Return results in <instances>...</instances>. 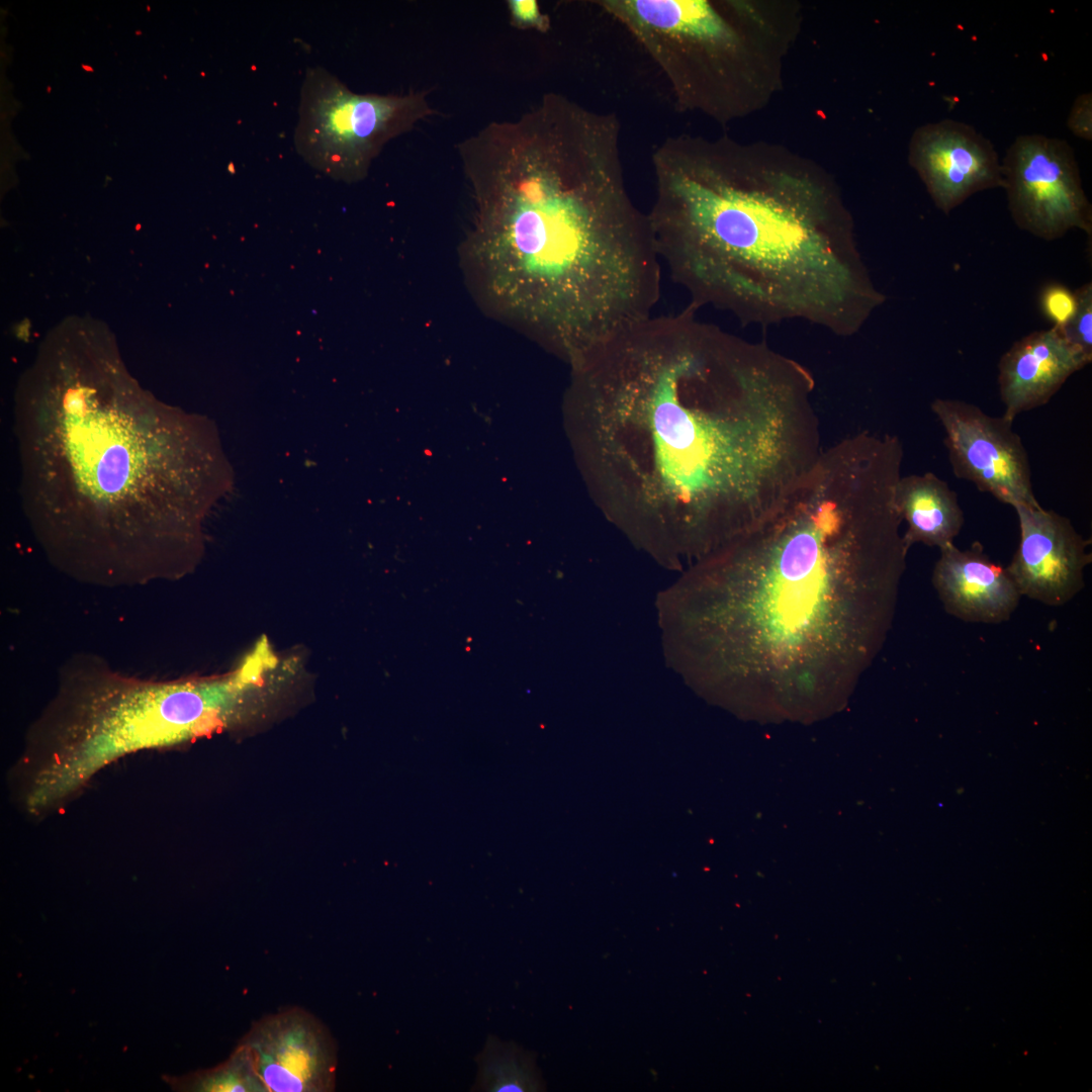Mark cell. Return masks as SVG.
<instances>
[{
	"label": "cell",
	"mask_w": 1092,
	"mask_h": 1092,
	"mask_svg": "<svg viewBox=\"0 0 1092 1092\" xmlns=\"http://www.w3.org/2000/svg\"><path fill=\"white\" fill-rule=\"evenodd\" d=\"M1010 215L1021 230L1044 241L1069 231L1092 234V206L1070 144L1039 133L1018 135L1001 162Z\"/></svg>",
	"instance_id": "ba28073f"
},
{
	"label": "cell",
	"mask_w": 1092,
	"mask_h": 1092,
	"mask_svg": "<svg viewBox=\"0 0 1092 1092\" xmlns=\"http://www.w3.org/2000/svg\"><path fill=\"white\" fill-rule=\"evenodd\" d=\"M1091 362L1061 329L1034 331L1017 340L998 362L1002 417L1010 422L1046 404L1069 377Z\"/></svg>",
	"instance_id": "4fadbf2b"
},
{
	"label": "cell",
	"mask_w": 1092,
	"mask_h": 1092,
	"mask_svg": "<svg viewBox=\"0 0 1092 1092\" xmlns=\"http://www.w3.org/2000/svg\"><path fill=\"white\" fill-rule=\"evenodd\" d=\"M931 412L944 431L951 469L958 478L973 482L983 492L1011 506L1038 507L1031 467L1013 422L993 417L978 405L937 397Z\"/></svg>",
	"instance_id": "9c48e42d"
},
{
	"label": "cell",
	"mask_w": 1092,
	"mask_h": 1092,
	"mask_svg": "<svg viewBox=\"0 0 1092 1092\" xmlns=\"http://www.w3.org/2000/svg\"><path fill=\"white\" fill-rule=\"evenodd\" d=\"M1067 125L1072 133L1085 141L1092 140V94H1079L1073 102Z\"/></svg>",
	"instance_id": "ffe728a7"
},
{
	"label": "cell",
	"mask_w": 1092,
	"mask_h": 1092,
	"mask_svg": "<svg viewBox=\"0 0 1092 1092\" xmlns=\"http://www.w3.org/2000/svg\"><path fill=\"white\" fill-rule=\"evenodd\" d=\"M112 687L82 703L55 728L54 740L41 744L46 749L28 751L22 760L26 791L41 809L61 804L115 758L214 730L238 704L229 677Z\"/></svg>",
	"instance_id": "8992f818"
},
{
	"label": "cell",
	"mask_w": 1092,
	"mask_h": 1092,
	"mask_svg": "<svg viewBox=\"0 0 1092 1092\" xmlns=\"http://www.w3.org/2000/svg\"><path fill=\"white\" fill-rule=\"evenodd\" d=\"M910 161L933 204L945 214L978 192L1004 187L993 144L962 121L946 118L919 127Z\"/></svg>",
	"instance_id": "7c38bea8"
},
{
	"label": "cell",
	"mask_w": 1092,
	"mask_h": 1092,
	"mask_svg": "<svg viewBox=\"0 0 1092 1092\" xmlns=\"http://www.w3.org/2000/svg\"><path fill=\"white\" fill-rule=\"evenodd\" d=\"M512 22L519 28L545 30L549 26L548 17L543 14L535 0H510L508 2Z\"/></svg>",
	"instance_id": "44dd1931"
},
{
	"label": "cell",
	"mask_w": 1092,
	"mask_h": 1092,
	"mask_svg": "<svg viewBox=\"0 0 1092 1092\" xmlns=\"http://www.w3.org/2000/svg\"><path fill=\"white\" fill-rule=\"evenodd\" d=\"M620 122L557 93L460 143L474 241L498 255L502 309L573 365L651 316L662 264L631 199Z\"/></svg>",
	"instance_id": "3957f363"
},
{
	"label": "cell",
	"mask_w": 1092,
	"mask_h": 1092,
	"mask_svg": "<svg viewBox=\"0 0 1092 1092\" xmlns=\"http://www.w3.org/2000/svg\"><path fill=\"white\" fill-rule=\"evenodd\" d=\"M427 96L359 94L326 69L308 68L300 89L295 150L336 180H361L389 141L436 114Z\"/></svg>",
	"instance_id": "52a82bcc"
},
{
	"label": "cell",
	"mask_w": 1092,
	"mask_h": 1092,
	"mask_svg": "<svg viewBox=\"0 0 1092 1092\" xmlns=\"http://www.w3.org/2000/svg\"><path fill=\"white\" fill-rule=\"evenodd\" d=\"M267 1092H332L338 1049L312 1013L287 1007L253 1022L241 1038Z\"/></svg>",
	"instance_id": "30bf717a"
},
{
	"label": "cell",
	"mask_w": 1092,
	"mask_h": 1092,
	"mask_svg": "<svg viewBox=\"0 0 1092 1092\" xmlns=\"http://www.w3.org/2000/svg\"><path fill=\"white\" fill-rule=\"evenodd\" d=\"M903 451L860 432L823 448L749 530L657 598L667 662L764 713L837 706L881 650L905 569Z\"/></svg>",
	"instance_id": "7a4b0ae2"
},
{
	"label": "cell",
	"mask_w": 1092,
	"mask_h": 1092,
	"mask_svg": "<svg viewBox=\"0 0 1092 1092\" xmlns=\"http://www.w3.org/2000/svg\"><path fill=\"white\" fill-rule=\"evenodd\" d=\"M181 1087L198 1092H267L250 1056L240 1044L223 1064L190 1076Z\"/></svg>",
	"instance_id": "e0dca14e"
},
{
	"label": "cell",
	"mask_w": 1092,
	"mask_h": 1092,
	"mask_svg": "<svg viewBox=\"0 0 1092 1092\" xmlns=\"http://www.w3.org/2000/svg\"><path fill=\"white\" fill-rule=\"evenodd\" d=\"M697 310L652 314L573 366L589 490L672 569L756 525L824 448L811 372Z\"/></svg>",
	"instance_id": "6da1fadb"
},
{
	"label": "cell",
	"mask_w": 1092,
	"mask_h": 1092,
	"mask_svg": "<svg viewBox=\"0 0 1092 1092\" xmlns=\"http://www.w3.org/2000/svg\"><path fill=\"white\" fill-rule=\"evenodd\" d=\"M89 401L18 418L27 502L107 535H196L234 484L213 423Z\"/></svg>",
	"instance_id": "5b68a950"
},
{
	"label": "cell",
	"mask_w": 1092,
	"mask_h": 1092,
	"mask_svg": "<svg viewBox=\"0 0 1092 1092\" xmlns=\"http://www.w3.org/2000/svg\"><path fill=\"white\" fill-rule=\"evenodd\" d=\"M651 160L655 247L698 309L711 306L744 325L803 321L850 337L885 302L850 225L820 185L760 178L682 135L664 140Z\"/></svg>",
	"instance_id": "277c9868"
},
{
	"label": "cell",
	"mask_w": 1092,
	"mask_h": 1092,
	"mask_svg": "<svg viewBox=\"0 0 1092 1092\" xmlns=\"http://www.w3.org/2000/svg\"><path fill=\"white\" fill-rule=\"evenodd\" d=\"M1074 292L1077 299L1076 311L1061 331L1067 340L1092 362V283L1086 282Z\"/></svg>",
	"instance_id": "ac0fdd59"
},
{
	"label": "cell",
	"mask_w": 1092,
	"mask_h": 1092,
	"mask_svg": "<svg viewBox=\"0 0 1092 1092\" xmlns=\"http://www.w3.org/2000/svg\"><path fill=\"white\" fill-rule=\"evenodd\" d=\"M1014 511L1020 540L1007 572L1021 596L1050 606L1066 604L1084 587L1090 540L1053 510L1018 506Z\"/></svg>",
	"instance_id": "8fae6325"
},
{
	"label": "cell",
	"mask_w": 1092,
	"mask_h": 1092,
	"mask_svg": "<svg viewBox=\"0 0 1092 1092\" xmlns=\"http://www.w3.org/2000/svg\"><path fill=\"white\" fill-rule=\"evenodd\" d=\"M1039 303L1042 313L1053 323V327L1059 329L1068 325L1077 308L1075 292L1059 283L1049 284L1042 289Z\"/></svg>",
	"instance_id": "d6986e66"
},
{
	"label": "cell",
	"mask_w": 1092,
	"mask_h": 1092,
	"mask_svg": "<svg viewBox=\"0 0 1092 1092\" xmlns=\"http://www.w3.org/2000/svg\"><path fill=\"white\" fill-rule=\"evenodd\" d=\"M476 1090L523 1092L534 1090L535 1078L524 1055L513 1044L489 1036L477 1056Z\"/></svg>",
	"instance_id": "2e32d148"
},
{
	"label": "cell",
	"mask_w": 1092,
	"mask_h": 1092,
	"mask_svg": "<svg viewBox=\"0 0 1092 1092\" xmlns=\"http://www.w3.org/2000/svg\"><path fill=\"white\" fill-rule=\"evenodd\" d=\"M896 500L907 526L903 534L907 550L915 543L940 549L953 543L962 530L965 519L956 491L932 472L902 475Z\"/></svg>",
	"instance_id": "9a60e30c"
},
{
	"label": "cell",
	"mask_w": 1092,
	"mask_h": 1092,
	"mask_svg": "<svg viewBox=\"0 0 1092 1092\" xmlns=\"http://www.w3.org/2000/svg\"><path fill=\"white\" fill-rule=\"evenodd\" d=\"M939 550L932 583L947 613L977 623L1010 618L1021 595L1006 567L993 562L979 542L964 550L953 543Z\"/></svg>",
	"instance_id": "5bb4252c"
}]
</instances>
